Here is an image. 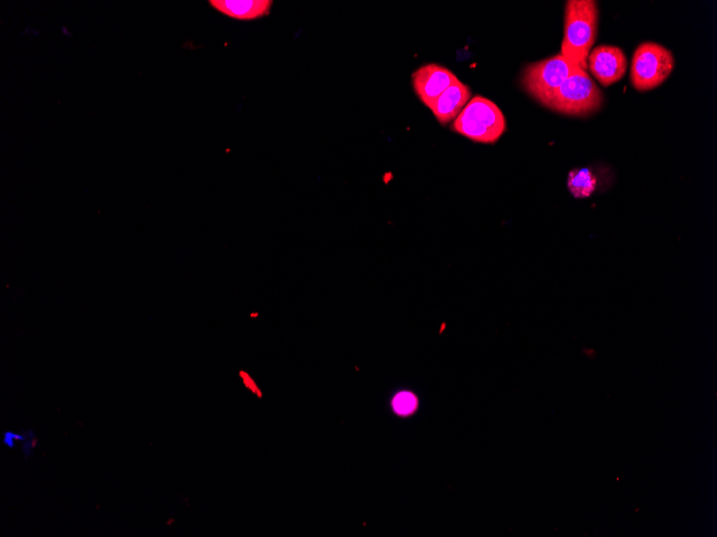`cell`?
Returning <instances> with one entry per match:
<instances>
[{
  "instance_id": "cell-1",
  "label": "cell",
  "mask_w": 717,
  "mask_h": 537,
  "mask_svg": "<svg viewBox=\"0 0 717 537\" xmlns=\"http://www.w3.org/2000/svg\"><path fill=\"white\" fill-rule=\"evenodd\" d=\"M598 28V8L593 0H569L565 9L562 55L580 69L588 70V58Z\"/></svg>"
},
{
  "instance_id": "cell-2",
  "label": "cell",
  "mask_w": 717,
  "mask_h": 537,
  "mask_svg": "<svg viewBox=\"0 0 717 537\" xmlns=\"http://www.w3.org/2000/svg\"><path fill=\"white\" fill-rule=\"evenodd\" d=\"M452 129L471 141L493 144L503 136L506 119L494 102L477 96L466 104Z\"/></svg>"
},
{
  "instance_id": "cell-3",
  "label": "cell",
  "mask_w": 717,
  "mask_h": 537,
  "mask_svg": "<svg viewBox=\"0 0 717 537\" xmlns=\"http://www.w3.org/2000/svg\"><path fill=\"white\" fill-rule=\"evenodd\" d=\"M603 93L587 71L576 69L547 103V108L569 116H587L603 106Z\"/></svg>"
},
{
  "instance_id": "cell-4",
  "label": "cell",
  "mask_w": 717,
  "mask_h": 537,
  "mask_svg": "<svg viewBox=\"0 0 717 537\" xmlns=\"http://www.w3.org/2000/svg\"><path fill=\"white\" fill-rule=\"evenodd\" d=\"M675 64L672 53L661 44L642 43L633 56L632 84L639 92L652 91L670 77Z\"/></svg>"
},
{
  "instance_id": "cell-5",
  "label": "cell",
  "mask_w": 717,
  "mask_h": 537,
  "mask_svg": "<svg viewBox=\"0 0 717 537\" xmlns=\"http://www.w3.org/2000/svg\"><path fill=\"white\" fill-rule=\"evenodd\" d=\"M578 68L562 54L555 55L526 67L522 84L526 92L546 107L556 91Z\"/></svg>"
},
{
  "instance_id": "cell-6",
  "label": "cell",
  "mask_w": 717,
  "mask_h": 537,
  "mask_svg": "<svg viewBox=\"0 0 717 537\" xmlns=\"http://www.w3.org/2000/svg\"><path fill=\"white\" fill-rule=\"evenodd\" d=\"M588 68L599 83L608 87L625 76L627 58L618 47H597L589 55Z\"/></svg>"
},
{
  "instance_id": "cell-7",
  "label": "cell",
  "mask_w": 717,
  "mask_h": 537,
  "mask_svg": "<svg viewBox=\"0 0 717 537\" xmlns=\"http://www.w3.org/2000/svg\"><path fill=\"white\" fill-rule=\"evenodd\" d=\"M458 78L450 70L436 64L422 66L413 74V85L420 100L431 109L434 102Z\"/></svg>"
},
{
  "instance_id": "cell-8",
  "label": "cell",
  "mask_w": 717,
  "mask_h": 537,
  "mask_svg": "<svg viewBox=\"0 0 717 537\" xmlns=\"http://www.w3.org/2000/svg\"><path fill=\"white\" fill-rule=\"evenodd\" d=\"M471 89L461 81L452 84L434 102L431 110L442 125H446L456 119L466 104L471 101Z\"/></svg>"
},
{
  "instance_id": "cell-9",
  "label": "cell",
  "mask_w": 717,
  "mask_h": 537,
  "mask_svg": "<svg viewBox=\"0 0 717 537\" xmlns=\"http://www.w3.org/2000/svg\"><path fill=\"white\" fill-rule=\"evenodd\" d=\"M210 5L224 16L239 21H255L271 12V0H211Z\"/></svg>"
},
{
  "instance_id": "cell-10",
  "label": "cell",
  "mask_w": 717,
  "mask_h": 537,
  "mask_svg": "<svg viewBox=\"0 0 717 537\" xmlns=\"http://www.w3.org/2000/svg\"><path fill=\"white\" fill-rule=\"evenodd\" d=\"M567 186L576 199H588L594 195L598 178L589 168L574 169L569 172Z\"/></svg>"
},
{
  "instance_id": "cell-11",
  "label": "cell",
  "mask_w": 717,
  "mask_h": 537,
  "mask_svg": "<svg viewBox=\"0 0 717 537\" xmlns=\"http://www.w3.org/2000/svg\"><path fill=\"white\" fill-rule=\"evenodd\" d=\"M395 412L401 415L412 413L417 407V399L411 393H401L393 401Z\"/></svg>"
}]
</instances>
